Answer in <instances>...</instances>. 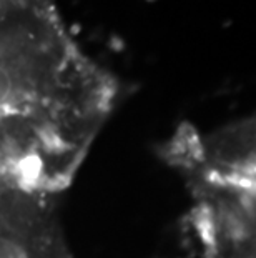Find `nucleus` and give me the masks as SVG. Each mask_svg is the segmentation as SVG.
<instances>
[{
    "label": "nucleus",
    "mask_w": 256,
    "mask_h": 258,
    "mask_svg": "<svg viewBox=\"0 0 256 258\" xmlns=\"http://www.w3.org/2000/svg\"><path fill=\"white\" fill-rule=\"evenodd\" d=\"M117 79L50 0H0V173L58 195L115 108Z\"/></svg>",
    "instance_id": "obj_1"
},
{
    "label": "nucleus",
    "mask_w": 256,
    "mask_h": 258,
    "mask_svg": "<svg viewBox=\"0 0 256 258\" xmlns=\"http://www.w3.org/2000/svg\"><path fill=\"white\" fill-rule=\"evenodd\" d=\"M55 197L0 173V258H75Z\"/></svg>",
    "instance_id": "obj_2"
}]
</instances>
